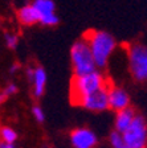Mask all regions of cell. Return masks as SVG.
Instances as JSON below:
<instances>
[{
	"mask_svg": "<svg viewBox=\"0 0 147 148\" xmlns=\"http://www.w3.org/2000/svg\"><path fill=\"white\" fill-rule=\"evenodd\" d=\"M78 106H82L84 108L94 112H99V111H105L109 108V99H107V86L104 89L98 90V91L93 92L90 95L85 97L81 99Z\"/></svg>",
	"mask_w": 147,
	"mask_h": 148,
	"instance_id": "52a82bcc",
	"label": "cell"
},
{
	"mask_svg": "<svg viewBox=\"0 0 147 148\" xmlns=\"http://www.w3.org/2000/svg\"><path fill=\"white\" fill-rule=\"evenodd\" d=\"M17 91H19V89H17V86H16L15 83H9L8 86L6 87V90H4V94H6L7 97L8 95H15Z\"/></svg>",
	"mask_w": 147,
	"mask_h": 148,
	"instance_id": "e0dca14e",
	"label": "cell"
},
{
	"mask_svg": "<svg viewBox=\"0 0 147 148\" xmlns=\"http://www.w3.org/2000/svg\"><path fill=\"white\" fill-rule=\"evenodd\" d=\"M0 148H16V145H15V143L1 142V143H0Z\"/></svg>",
	"mask_w": 147,
	"mask_h": 148,
	"instance_id": "ac0fdd59",
	"label": "cell"
},
{
	"mask_svg": "<svg viewBox=\"0 0 147 148\" xmlns=\"http://www.w3.org/2000/svg\"><path fill=\"white\" fill-rule=\"evenodd\" d=\"M70 142L74 148H94L98 139L92 130L81 127L72 131Z\"/></svg>",
	"mask_w": 147,
	"mask_h": 148,
	"instance_id": "9c48e42d",
	"label": "cell"
},
{
	"mask_svg": "<svg viewBox=\"0 0 147 148\" xmlns=\"http://www.w3.org/2000/svg\"><path fill=\"white\" fill-rule=\"evenodd\" d=\"M0 138L6 143H15L17 140V132L11 127H1L0 128Z\"/></svg>",
	"mask_w": 147,
	"mask_h": 148,
	"instance_id": "4fadbf2b",
	"label": "cell"
},
{
	"mask_svg": "<svg viewBox=\"0 0 147 148\" xmlns=\"http://www.w3.org/2000/svg\"><path fill=\"white\" fill-rule=\"evenodd\" d=\"M104 87H106V79L98 69L84 75H74L70 86L72 101L73 103L78 105L81 99Z\"/></svg>",
	"mask_w": 147,
	"mask_h": 148,
	"instance_id": "7a4b0ae2",
	"label": "cell"
},
{
	"mask_svg": "<svg viewBox=\"0 0 147 148\" xmlns=\"http://www.w3.org/2000/svg\"><path fill=\"white\" fill-rule=\"evenodd\" d=\"M107 99H109V108L117 112L130 107V95L122 87H107Z\"/></svg>",
	"mask_w": 147,
	"mask_h": 148,
	"instance_id": "30bf717a",
	"label": "cell"
},
{
	"mask_svg": "<svg viewBox=\"0 0 147 148\" xmlns=\"http://www.w3.org/2000/svg\"><path fill=\"white\" fill-rule=\"evenodd\" d=\"M31 5L39 15V23L45 27H53L58 23L56 4L53 0H32Z\"/></svg>",
	"mask_w": 147,
	"mask_h": 148,
	"instance_id": "8992f818",
	"label": "cell"
},
{
	"mask_svg": "<svg viewBox=\"0 0 147 148\" xmlns=\"http://www.w3.org/2000/svg\"><path fill=\"white\" fill-rule=\"evenodd\" d=\"M32 114H33L35 119L37 120V122H44L45 120V114H44V110L40 107V106H33V108H32Z\"/></svg>",
	"mask_w": 147,
	"mask_h": 148,
	"instance_id": "2e32d148",
	"label": "cell"
},
{
	"mask_svg": "<svg viewBox=\"0 0 147 148\" xmlns=\"http://www.w3.org/2000/svg\"><path fill=\"white\" fill-rule=\"evenodd\" d=\"M6 98H7V95L4 94V91H3V92H0V106H1V103H3V102L6 101Z\"/></svg>",
	"mask_w": 147,
	"mask_h": 148,
	"instance_id": "d6986e66",
	"label": "cell"
},
{
	"mask_svg": "<svg viewBox=\"0 0 147 148\" xmlns=\"http://www.w3.org/2000/svg\"><path fill=\"white\" fill-rule=\"evenodd\" d=\"M85 40L90 48L95 68H105L117 48L115 38L105 31H92L85 36Z\"/></svg>",
	"mask_w": 147,
	"mask_h": 148,
	"instance_id": "6da1fadb",
	"label": "cell"
},
{
	"mask_svg": "<svg viewBox=\"0 0 147 148\" xmlns=\"http://www.w3.org/2000/svg\"><path fill=\"white\" fill-rule=\"evenodd\" d=\"M135 111L133 110L131 107L129 108H125V110H121L117 112V116H115V131L118 132H125L126 130L129 128V126L133 123V120L135 118Z\"/></svg>",
	"mask_w": 147,
	"mask_h": 148,
	"instance_id": "8fae6325",
	"label": "cell"
},
{
	"mask_svg": "<svg viewBox=\"0 0 147 148\" xmlns=\"http://www.w3.org/2000/svg\"><path fill=\"white\" fill-rule=\"evenodd\" d=\"M17 20L20 21V24L31 27V25H35L39 23V15H37V12L31 4H25L21 8H19Z\"/></svg>",
	"mask_w": 147,
	"mask_h": 148,
	"instance_id": "7c38bea8",
	"label": "cell"
},
{
	"mask_svg": "<svg viewBox=\"0 0 147 148\" xmlns=\"http://www.w3.org/2000/svg\"><path fill=\"white\" fill-rule=\"evenodd\" d=\"M6 44L9 49H15L19 45V37L15 33H7L6 34Z\"/></svg>",
	"mask_w": 147,
	"mask_h": 148,
	"instance_id": "9a60e30c",
	"label": "cell"
},
{
	"mask_svg": "<svg viewBox=\"0 0 147 148\" xmlns=\"http://www.w3.org/2000/svg\"><path fill=\"white\" fill-rule=\"evenodd\" d=\"M109 140H110V144L113 148H126L125 142H123V138H122V134L115 131V130L110 134Z\"/></svg>",
	"mask_w": 147,
	"mask_h": 148,
	"instance_id": "5bb4252c",
	"label": "cell"
},
{
	"mask_svg": "<svg viewBox=\"0 0 147 148\" xmlns=\"http://www.w3.org/2000/svg\"><path fill=\"white\" fill-rule=\"evenodd\" d=\"M19 64H15V65H12V68H11V73H15V71H17L19 70Z\"/></svg>",
	"mask_w": 147,
	"mask_h": 148,
	"instance_id": "ffe728a7",
	"label": "cell"
},
{
	"mask_svg": "<svg viewBox=\"0 0 147 148\" xmlns=\"http://www.w3.org/2000/svg\"><path fill=\"white\" fill-rule=\"evenodd\" d=\"M70 62L74 75H84L97 70L90 48L85 38L78 40L70 48Z\"/></svg>",
	"mask_w": 147,
	"mask_h": 148,
	"instance_id": "3957f363",
	"label": "cell"
},
{
	"mask_svg": "<svg viewBox=\"0 0 147 148\" xmlns=\"http://www.w3.org/2000/svg\"><path fill=\"white\" fill-rule=\"evenodd\" d=\"M129 70L137 82H147V45L135 42L127 48Z\"/></svg>",
	"mask_w": 147,
	"mask_h": 148,
	"instance_id": "277c9868",
	"label": "cell"
},
{
	"mask_svg": "<svg viewBox=\"0 0 147 148\" xmlns=\"http://www.w3.org/2000/svg\"><path fill=\"white\" fill-rule=\"evenodd\" d=\"M27 77L29 82L32 83V91L36 98H40L44 95L46 87V81H48V75L46 71L43 66H36V68H28L27 69Z\"/></svg>",
	"mask_w": 147,
	"mask_h": 148,
	"instance_id": "ba28073f",
	"label": "cell"
},
{
	"mask_svg": "<svg viewBox=\"0 0 147 148\" xmlns=\"http://www.w3.org/2000/svg\"><path fill=\"white\" fill-rule=\"evenodd\" d=\"M122 138L126 148H146L147 147V123L142 115H135L133 123L125 132Z\"/></svg>",
	"mask_w": 147,
	"mask_h": 148,
	"instance_id": "5b68a950",
	"label": "cell"
}]
</instances>
